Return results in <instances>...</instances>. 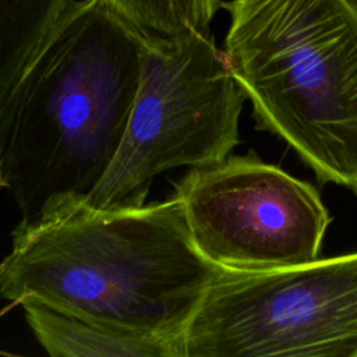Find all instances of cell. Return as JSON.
Listing matches in <instances>:
<instances>
[{
  "label": "cell",
  "instance_id": "obj_1",
  "mask_svg": "<svg viewBox=\"0 0 357 357\" xmlns=\"http://www.w3.org/2000/svg\"><path fill=\"white\" fill-rule=\"evenodd\" d=\"M222 268L197 248L176 194L139 206L70 202L11 231L0 297L173 340ZM180 357V353H178Z\"/></svg>",
  "mask_w": 357,
  "mask_h": 357
},
{
  "label": "cell",
  "instance_id": "obj_2",
  "mask_svg": "<svg viewBox=\"0 0 357 357\" xmlns=\"http://www.w3.org/2000/svg\"><path fill=\"white\" fill-rule=\"evenodd\" d=\"M148 32L106 0H73L0 120V188L20 222L84 199L134 105Z\"/></svg>",
  "mask_w": 357,
  "mask_h": 357
},
{
  "label": "cell",
  "instance_id": "obj_3",
  "mask_svg": "<svg viewBox=\"0 0 357 357\" xmlns=\"http://www.w3.org/2000/svg\"><path fill=\"white\" fill-rule=\"evenodd\" d=\"M229 66L259 130L357 194V0H230Z\"/></svg>",
  "mask_w": 357,
  "mask_h": 357
},
{
  "label": "cell",
  "instance_id": "obj_4",
  "mask_svg": "<svg viewBox=\"0 0 357 357\" xmlns=\"http://www.w3.org/2000/svg\"><path fill=\"white\" fill-rule=\"evenodd\" d=\"M245 99L211 29L148 33L123 139L84 201L93 208L139 206L160 173L223 160L240 142Z\"/></svg>",
  "mask_w": 357,
  "mask_h": 357
},
{
  "label": "cell",
  "instance_id": "obj_5",
  "mask_svg": "<svg viewBox=\"0 0 357 357\" xmlns=\"http://www.w3.org/2000/svg\"><path fill=\"white\" fill-rule=\"evenodd\" d=\"M180 357H357V252L269 272L222 269Z\"/></svg>",
  "mask_w": 357,
  "mask_h": 357
},
{
  "label": "cell",
  "instance_id": "obj_6",
  "mask_svg": "<svg viewBox=\"0 0 357 357\" xmlns=\"http://www.w3.org/2000/svg\"><path fill=\"white\" fill-rule=\"evenodd\" d=\"M199 252L222 269L269 272L319 258L332 220L318 190L254 151L174 183Z\"/></svg>",
  "mask_w": 357,
  "mask_h": 357
},
{
  "label": "cell",
  "instance_id": "obj_7",
  "mask_svg": "<svg viewBox=\"0 0 357 357\" xmlns=\"http://www.w3.org/2000/svg\"><path fill=\"white\" fill-rule=\"evenodd\" d=\"M20 305L33 336L52 357H178L173 340L124 332L54 308L36 298Z\"/></svg>",
  "mask_w": 357,
  "mask_h": 357
},
{
  "label": "cell",
  "instance_id": "obj_8",
  "mask_svg": "<svg viewBox=\"0 0 357 357\" xmlns=\"http://www.w3.org/2000/svg\"><path fill=\"white\" fill-rule=\"evenodd\" d=\"M73 0H0V120Z\"/></svg>",
  "mask_w": 357,
  "mask_h": 357
},
{
  "label": "cell",
  "instance_id": "obj_9",
  "mask_svg": "<svg viewBox=\"0 0 357 357\" xmlns=\"http://www.w3.org/2000/svg\"><path fill=\"white\" fill-rule=\"evenodd\" d=\"M142 31L173 36L209 29L220 0H106Z\"/></svg>",
  "mask_w": 357,
  "mask_h": 357
}]
</instances>
